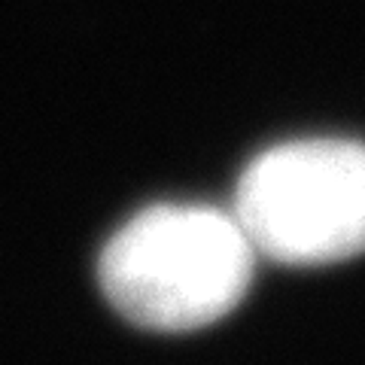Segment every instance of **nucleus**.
Wrapping results in <instances>:
<instances>
[{
  "label": "nucleus",
  "instance_id": "1",
  "mask_svg": "<svg viewBox=\"0 0 365 365\" xmlns=\"http://www.w3.org/2000/svg\"><path fill=\"white\" fill-rule=\"evenodd\" d=\"M256 250L235 213L158 204L122 225L101 253L110 304L153 332H192L235 311L253 280Z\"/></svg>",
  "mask_w": 365,
  "mask_h": 365
},
{
  "label": "nucleus",
  "instance_id": "2",
  "mask_svg": "<svg viewBox=\"0 0 365 365\" xmlns=\"http://www.w3.org/2000/svg\"><path fill=\"white\" fill-rule=\"evenodd\" d=\"M235 220L256 256L332 265L365 253V143L295 140L256 155L237 182Z\"/></svg>",
  "mask_w": 365,
  "mask_h": 365
}]
</instances>
